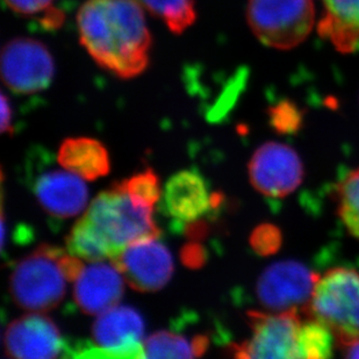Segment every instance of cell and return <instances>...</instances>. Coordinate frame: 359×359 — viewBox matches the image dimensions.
Masks as SVG:
<instances>
[{"label":"cell","instance_id":"obj_22","mask_svg":"<svg viewBox=\"0 0 359 359\" xmlns=\"http://www.w3.org/2000/svg\"><path fill=\"white\" fill-rule=\"evenodd\" d=\"M114 184L122 191H125L135 203H141L143 206L154 208L155 203L161 198L160 180L156 173L150 168L133 175L128 180Z\"/></svg>","mask_w":359,"mask_h":359},{"label":"cell","instance_id":"obj_15","mask_svg":"<svg viewBox=\"0 0 359 359\" xmlns=\"http://www.w3.org/2000/svg\"><path fill=\"white\" fill-rule=\"evenodd\" d=\"M164 208L177 224L199 220L214 210L213 194H210L203 177L196 170H184L173 175L164 189Z\"/></svg>","mask_w":359,"mask_h":359},{"label":"cell","instance_id":"obj_6","mask_svg":"<svg viewBox=\"0 0 359 359\" xmlns=\"http://www.w3.org/2000/svg\"><path fill=\"white\" fill-rule=\"evenodd\" d=\"M247 20L262 43L288 50L312 33L316 7L313 0H249Z\"/></svg>","mask_w":359,"mask_h":359},{"label":"cell","instance_id":"obj_1","mask_svg":"<svg viewBox=\"0 0 359 359\" xmlns=\"http://www.w3.org/2000/svg\"><path fill=\"white\" fill-rule=\"evenodd\" d=\"M77 27L83 47L102 69L123 79L146 70L151 36L135 0H88Z\"/></svg>","mask_w":359,"mask_h":359},{"label":"cell","instance_id":"obj_19","mask_svg":"<svg viewBox=\"0 0 359 359\" xmlns=\"http://www.w3.org/2000/svg\"><path fill=\"white\" fill-rule=\"evenodd\" d=\"M335 334L328 325L309 316L302 320L297 339V358L325 359L334 356Z\"/></svg>","mask_w":359,"mask_h":359},{"label":"cell","instance_id":"obj_28","mask_svg":"<svg viewBox=\"0 0 359 359\" xmlns=\"http://www.w3.org/2000/svg\"><path fill=\"white\" fill-rule=\"evenodd\" d=\"M12 107L5 93L1 95V133L13 134V125H12Z\"/></svg>","mask_w":359,"mask_h":359},{"label":"cell","instance_id":"obj_9","mask_svg":"<svg viewBox=\"0 0 359 359\" xmlns=\"http://www.w3.org/2000/svg\"><path fill=\"white\" fill-rule=\"evenodd\" d=\"M319 277L300 262H276L258 278L256 294L270 312L305 309Z\"/></svg>","mask_w":359,"mask_h":359},{"label":"cell","instance_id":"obj_3","mask_svg":"<svg viewBox=\"0 0 359 359\" xmlns=\"http://www.w3.org/2000/svg\"><path fill=\"white\" fill-rule=\"evenodd\" d=\"M305 311L332 329L337 346L359 339V272L334 268L320 276Z\"/></svg>","mask_w":359,"mask_h":359},{"label":"cell","instance_id":"obj_11","mask_svg":"<svg viewBox=\"0 0 359 359\" xmlns=\"http://www.w3.org/2000/svg\"><path fill=\"white\" fill-rule=\"evenodd\" d=\"M157 238L128 244L111 259L126 283L135 291H158L172 277V256Z\"/></svg>","mask_w":359,"mask_h":359},{"label":"cell","instance_id":"obj_24","mask_svg":"<svg viewBox=\"0 0 359 359\" xmlns=\"http://www.w3.org/2000/svg\"><path fill=\"white\" fill-rule=\"evenodd\" d=\"M281 242L283 236L280 229L273 224H261L251 233V248L256 254L261 256L276 254L280 249Z\"/></svg>","mask_w":359,"mask_h":359},{"label":"cell","instance_id":"obj_4","mask_svg":"<svg viewBox=\"0 0 359 359\" xmlns=\"http://www.w3.org/2000/svg\"><path fill=\"white\" fill-rule=\"evenodd\" d=\"M65 251L42 244L18 263L10 278L11 295L18 306L29 312L43 313L61 304L68 279L58 258Z\"/></svg>","mask_w":359,"mask_h":359},{"label":"cell","instance_id":"obj_8","mask_svg":"<svg viewBox=\"0 0 359 359\" xmlns=\"http://www.w3.org/2000/svg\"><path fill=\"white\" fill-rule=\"evenodd\" d=\"M1 79L11 91L32 95L51 84L54 58L40 41L18 38L5 44L1 51Z\"/></svg>","mask_w":359,"mask_h":359},{"label":"cell","instance_id":"obj_7","mask_svg":"<svg viewBox=\"0 0 359 359\" xmlns=\"http://www.w3.org/2000/svg\"><path fill=\"white\" fill-rule=\"evenodd\" d=\"M251 337L229 346L236 358H297V339L302 319L299 309L248 312Z\"/></svg>","mask_w":359,"mask_h":359},{"label":"cell","instance_id":"obj_29","mask_svg":"<svg viewBox=\"0 0 359 359\" xmlns=\"http://www.w3.org/2000/svg\"><path fill=\"white\" fill-rule=\"evenodd\" d=\"M339 349L346 358H359V339L339 344Z\"/></svg>","mask_w":359,"mask_h":359},{"label":"cell","instance_id":"obj_2","mask_svg":"<svg viewBox=\"0 0 359 359\" xmlns=\"http://www.w3.org/2000/svg\"><path fill=\"white\" fill-rule=\"evenodd\" d=\"M153 210L135 203L113 184L95 197L81 219L104 241L114 258L128 244L160 236Z\"/></svg>","mask_w":359,"mask_h":359},{"label":"cell","instance_id":"obj_18","mask_svg":"<svg viewBox=\"0 0 359 359\" xmlns=\"http://www.w3.org/2000/svg\"><path fill=\"white\" fill-rule=\"evenodd\" d=\"M210 346V339L206 335L194 337L178 332H157L149 336L144 342L147 358H196L201 357Z\"/></svg>","mask_w":359,"mask_h":359},{"label":"cell","instance_id":"obj_13","mask_svg":"<svg viewBox=\"0 0 359 359\" xmlns=\"http://www.w3.org/2000/svg\"><path fill=\"white\" fill-rule=\"evenodd\" d=\"M32 190L44 212L56 219L76 217L88 203V187L81 177L67 169L42 171Z\"/></svg>","mask_w":359,"mask_h":359},{"label":"cell","instance_id":"obj_23","mask_svg":"<svg viewBox=\"0 0 359 359\" xmlns=\"http://www.w3.org/2000/svg\"><path fill=\"white\" fill-rule=\"evenodd\" d=\"M270 125L280 134H294L302 128L304 114L302 109L290 100H281L269 109Z\"/></svg>","mask_w":359,"mask_h":359},{"label":"cell","instance_id":"obj_21","mask_svg":"<svg viewBox=\"0 0 359 359\" xmlns=\"http://www.w3.org/2000/svg\"><path fill=\"white\" fill-rule=\"evenodd\" d=\"M337 214L350 234L359 240V168L346 173L336 187Z\"/></svg>","mask_w":359,"mask_h":359},{"label":"cell","instance_id":"obj_5","mask_svg":"<svg viewBox=\"0 0 359 359\" xmlns=\"http://www.w3.org/2000/svg\"><path fill=\"white\" fill-rule=\"evenodd\" d=\"M144 321L128 306H114L100 313L92 327L93 341L69 343L68 358H144Z\"/></svg>","mask_w":359,"mask_h":359},{"label":"cell","instance_id":"obj_16","mask_svg":"<svg viewBox=\"0 0 359 359\" xmlns=\"http://www.w3.org/2000/svg\"><path fill=\"white\" fill-rule=\"evenodd\" d=\"M325 13L319 21L320 36L339 53L359 51V0H322Z\"/></svg>","mask_w":359,"mask_h":359},{"label":"cell","instance_id":"obj_26","mask_svg":"<svg viewBox=\"0 0 359 359\" xmlns=\"http://www.w3.org/2000/svg\"><path fill=\"white\" fill-rule=\"evenodd\" d=\"M207 255L205 248L197 242L187 244L180 251V259L187 268L198 269L205 265Z\"/></svg>","mask_w":359,"mask_h":359},{"label":"cell","instance_id":"obj_27","mask_svg":"<svg viewBox=\"0 0 359 359\" xmlns=\"http://www.w3.org/2000/svg\"><path fill=\"white\" fill-rule=\"evenodd\" d=\"M185 234L190 240H203L206 238L207 233H208V226H207L205 221L199 220L192 221L189 224H185Z\"/></svg>","mask_w":359,"mask_h":359},{"label":"cell","instance_id":"obj_14","mask_svg":"<svg viewBox=\"0 0 359 359\" xmlns=\"http://www.w3.org/2000/svg\"><path fill=\"white\" fill-rule=\"evenodd\" d=\"M123 276L116 265L93 262L76 279L74 298L81 312L100 314L118 305L123 294Z\"/></svg>","mask_w":359,"mask_h":359},{"label":"cell","instance_id":"obj_12","mask_svg":"<svg viewBox=\"0 0 359 359\" xmlns=\"http://www.w3.org/2000/svg\"><path fill=\"white\" fill-rule=\"evenodd\" d=\"M68 344L50 318L35 312L11 322L4 334V348L11 358L65 357Z\"/></svg>","mask_w":359,"mask_h":359},{"label":"cell","instance_id":"obj_17","mask_svg":"<svg viewBox=\"0 0 359 359\" xmlns=\"http://www.w3.org/2000/svg\"><path fill=\"white\" fill-rule=\"evenodd\" d=\"M57 161L65 169L90 182L106 176L111 169L105 147L90 137H72L63 141Z\"/></svg>","mask_w":359,"mask_h":359},{"label":"cell","instance_id":"obj_20","mask_svg":"<svg viewBox=\"0 0 359 359\" xmlns=\"http://www.w3.org/2000/svg\"><path fill=\"white\" fill-rule=\"evenodd\" d=\"M165 22L173 34H182L194 24L197 13L194 0H135Z\"/></svg>","mask_w":359,"mask_h":359},{"label":"cell","instance_id":"obj_25","mask_svg":"<svg viewBox=\"0 0 359 359\" xmlns=\"http://www.w3.org/2000/svg\"><path fill=\"white\" fill-rule=\"evenodd\" d=\"M54 0H5L11 10L20 15H35L43 11L51 10Z\"/></svg>","mask_w":359,"mask_h":359},{"label":"cell","instance_id":"obj_10","mask_svg":"<svg viewBox=\"0 0 359 359\" xmlns=\"http://www.w3.org/2000/svg\"><path fill=\"white\" fill-rule=\"evenodd\" d=\"M252 187L270 198H284L302 185L304 163L292 147L280 142L264 143L249 163Z\"/></svg>","mask_w":359,"mask_h":359}]
</instances>
